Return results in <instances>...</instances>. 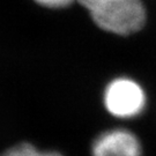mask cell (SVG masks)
<instances>
[{"label":"cell","mask_w":156,"mask_h":156,"mask_svg":"<svg viewBox=\"0 0 156 156\" xmlns=\"http://www.w3.org/2000/svg\"><path fill=\"white\" fill-rule=\"evenodd\" d=\"M37 5L45 7V8H50V9H60L71 6L73 2L78 1V0H34Z\"/></svg>","instance_id":"5"},{"label":"cell","mask_w":156,"mask_h":156,"mask_svg":"<svg viewBox=\"0 0 156 156\" xmlns=\"http://www.w3.org/2000/svg\"><path fill=\"white\" fill-rule=\"evenodd\" d=\"M103 105L106 112L118 119H133L146 110L147 94L142 84L128 76H117L103 90Z\"/></svg>","instance_id":"2"},{"label":"cell","mask_w":156,"mask_h":156,"mask_svg":"<svg viewBox=\"0 0 156 156\" xmlns=\"http://www.w3.org/2000/svg\"><path fill=\"white\" fill-rule=\"evenodd\" d=\"M94 23L106 33L128 36L145 26L147 11L142 0H78Z\"/></svg>","instance_id":"1"},{"label":"cell","mask_w":156,"mask_h":156,"mask_svg":"<svg viewBox=\"0 0 156 156\" xmlns=\"http://www.w3.org/2000/svg\"><path fill=\"white\" fill-rule=\"evenodd\" d=\"M91 156H144L141 141L127 128L106 129L94 139Z\"/></svg>","instance_id":"3"},{"label":"cell","mask_w":156,"mask_h":156,"mask_svg":"<svg viewBox=\"0 0 156 156\" xmlns=\"http://www.w3.org/2000/svg\"><path fill=\"white\" fill-rule=\"evenodd\" d=\"M0 156H64L62 153L56 151L39 149L33 144L22 142L13 146L5 151Z\"/></svg>","instance_id":"4"}]
</instances>
